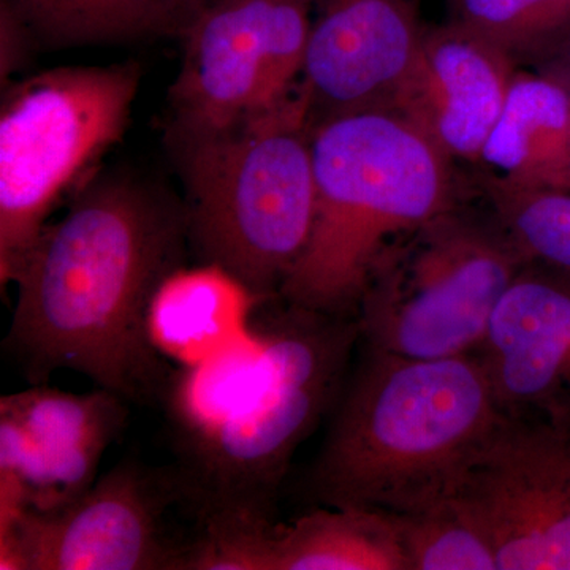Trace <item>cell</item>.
<instances>
[{
    "mask_svg": "<svg viewBox=\"0 0 570 570\" xmlns=\"http://www.w3.org/2000/svg\"><path fill=\"white\" fill-rule=\"evenodd\" d=\"M487 193L528 262L570 273V193L515 189L490 178Z\"/></svg>",
    "mask_w": 570,
    "mask_h": 570,
    "instance_id": "cell-20",
    "label": "cell"
},
{
    "mask_svg": "<svg viewBox=\"0 0 570 570\" xmlns=\"http://www.w3.org/2000/svg\"><path fill=\"white\" fill-rule=\"evenodd\" d=\"M456 21L513 58L547 56L570 32V0H459Z\"/></svg>",
    "mask_w": 570,
    "mask_h": 570,
    "instance_id": "cell-21",
    "label": "cell"
},
{
    "mask_svg": "<svg viewBox=\"0 0 570 570\" xmlns=\"http://www.w3.org/2000/svg\"><path fill=\"white\" fill-rule=\"evenodd\" d=\"M258 570H409L395 515L328 508L273 528L258 547Z\"/></svg>",
    "mask_w": 570,
    "mask_h": 570,
    "instance_id": "cell-17",
    "label": "cell"
},
{
    "mask_svg": "<svg viewBox=\"0 0 570 570\" xmlns=\"http://www.w3.org/2000/svg\"><path fill=\"white\" fill-rule=\"evenodd\" d=\"M262 303L220 266L181 265L153 296L149 340L157 354L179 367L202 365L254 332V313Z\"/></svg>",
    "mask_w": 570,
    "mask_h": 570,
    "instance_id": "cell-15",
    "label": "cell"
},
{
    "mask_svg": "<svg viewBox=\"0 0 570 570\" xmlns=\"http://www.w3.org/2000/svg\"><path fill=\"white\" fill-rule=\"evenodd\" d=\"M515 75L509 51L455 21L425 32L389 111L449 160L479 163Z\"/></svg>",
    "mask_w": 570,
    "mask_h": 570,
    "instance_id": "cell-14",
    "label": "cell"
},
{
    "mask_svg": "<svg viewBox=\"0 0 570 570\" xmlns=\"http://www.w3.org/2000/svg\"><path fill=\"white\" fill-rule=\"evenodd\" d=\"M527 264L508 234L441 214L382 255L358 305L360 336L404 358L475 354Z\"/></svg>",
    "mask_w": 570,
    "mask_h": 570,
    "instance_id": "cell-7",
    "label": "cell"
},
{
    "mask_svg": "<svg viewBox=\"0 0 570 570\" xmlns=\"http://www.w3.org/2000/svg\"><path fill=\"white\" fill-rule=\"evenodd\" d=\"M51 47L111 43L181 29L167 0H3Z\"/></svg>",
    "mask_w": 570,
    "mask_h": 570,
    "instance_id": "cell-18",
    "label": "cell"
},
{
    "mask_svg": "<svg viewBox=\"0 0 570 570\" xmlns=\"http://www.w3.org/2000/svg\"><path fill=\"white\" fill-rule=\"evenodd\" d=\"M138 63L61 67L14 82L0 110V283L13 284L47 220L121 141L140 86Z\"/></svg>",
    "mask_w": 570,
    "mask_h": 570,
    "instance_id": "cell-6",
    "label": "cell"
},
{
    "mask_svg": "<svg viewBox=\"0 0 570 570\" xmlns=\"http://www.w3.org/2000/svg\"><path fill=\"white\" fill-rule=\"evenodd\" d=\"M184 501L178 469L118 464L69 508L28 512L0 534V570H184L193 543L167 521Z\"/></svg>",
    "mask_w": 570,
    "mask_h": 570,
    "instance_id": "cell-9",
    "label": "cell"
},
{
    "mask_svg": "<svg viewBox=\"0 0 570 570\" xmlns=\"http://www.w3.org/2000/svg\"><path fill=\"white\" fill-rule=\"evenodd\" d=\"M425 32L419 0H318L302 78L313 116L389 111Z\"/></svg>",
    "mask_w": 570,
    "mask_h": 570,
    "instance_id": "cell-13",
    "label": "cell"
},
{
    "mask_svg": "<svg viewBox=\"0 0 570 570\" xmlns=\"http://www.w3.org/2000/svg\"><path fill=\"white\" fill-rule=\"evenodd\" d=\"M186 243V208L159 187L129 175L86 184L13 283L6 343L29 381L71 370L127 403L165 393L148 314L160 283L184 265Z\"/></svg>",
    "mask_w": 570,
    "mask_h": 570,
    "instance_id": "cell-1",
    "label": "cell"
},
{
    "mask_svg": "<svg viewBox=\"0 0 570 570\" xmlns=\"http://www.w3.org/2000/svg\"><path fill=\"white\" fill-rule=\"evenodd\" d=\"M508 415L478 354L371 352L313 471L328 508L409 515L452 497Z\"/></svg>",
    "mask_w": 570,
    "mask_h": 570,
    "instance_id": "cell-3",
    "label": "cell"
},
{
    "mask_svg": "<svg viewBox=\"0 0 570 570\" xmlns=\"http://www.w3.org/2000/svg\"><path fill=\"white\" fill-rule=\"evenodd\" d=\"M479 163L504 186L570 193L569 89L542 71H517Z\"/></svg>",
    "mask_w": 570,
    "mask_h": 570,
    "instance_id": "cell-16",
    "label": "cell"
},
{
    "mask_svg": "<svg viewBox=\"0 0 570 570\" xmlns=\"http://www.w3.org/2000/svg\"><path fill=\"white\" fill-rule=\"evenodd\" d=\"M475 354L509 419L570 426V273L528 262Z\"/></svg>",
    "mask_w": 570,
    "mask_h": 570,
    "instance_id": "cell-12",
    "label": "cell"
},
{
    "mask_svg": "<svg viewBox=\"0 0 570 570\" xmlns=\"http://www.w3.org/2000/svg\"><path fill=\"white\" fill-rule=\"evenodd\" d=\"M287 306L242 343L168 381L178 471L202 531L275 528L292 456L340 390L358 324Z\"/></svg>",
    "mask_w": 570,
    "mask_h": 570,
    "instance_id": "cell-2",
    "label": "cell"
},
{
    "mask_svg": "<svg viewBox=\"0 0 570 570\" xmlns=\"http://www.w3.org/2000/svg\"><path fill=\"white\" fill-rule=\"evenodd\" d=\"M396 520L409 570H498L489 532L459 493Z\"/></svg>",
    "mask_w": 570,
    "mask_h": 570,
    "instance_id": "cell-19",
    "label": "cell"
},
{
    "mask_svg": "<svg viewBox=\"0 0 570 570\" xmlns=\"http://www.w3.org/2000/svg\"><path fill=\"white\" fill-rule=\"evenodd\" d=\"M542 73L570 91V32L546 56Z\"/></svg>",
    "mask_w": 570,
    "mask_h": 570,
    "instance_id": "cell-23",
    "label": "cell"
},
{
    "mask_svg": "<svg viewBox=\"0 0 570 570\" xmlns=\"http://www.w3.org/2000/svg\"><path fill=\"white\" fill-rule=\"evenodd\" d=\"M0 73L2 81L9 80L11 75L20 69L22 61L28 56V47L31 43L32 33L21 18L14 13L9 3L0 6Z\"/></svg>",
    "mask_w": 570,
    "mask_h": 570,
    "instance_id": "cell-22",
    "label": "cell"
},
{
    "mask_svg": "<svg viewBox=\"0 0 570 570\" xmlns=\"http://www.w3.org/2000/svg\"><path fill=\"white\" fill-rule=\"evenodd\" d=\"M108 390L32 385L0 400V519L69 508L97 482L104 453L127 420Z\"/></svg>",
    "mask_w": 570,
    "mask_h": 570,
    "instance_id": "cell-11",
    "label": "cell"
},
{
    "mask_svg": "<svg viewBox=\"0 0 570 570\" xmlns=\"http://www.w3.org/2000/svg\"><path fill=\"white\" fill-rule=\"evenodd\" d=\"M167 2L170 3L171 10H174L179 24H181L183 28V26L186 24L194 14H197L198 11L204 9L209 0H167ZM179 31H181V29H179Z\"/></svg>",
    "mask_w": 570,
    "mask_h": 570,
    "instance_id": "cell-24",
    "label": "cell"
},
{
    "mask_svg": "<svg viewBox=\"0 0 570 570\" xmlns=\"http://www.w3.org/2000/svg\"><path fill=\"white\" fill-rule=\"evenodd\" d=\"M498 570H570V426L505 419L459 491Z\"/></svg>",
    "mask_w": 570,
    "mask_h": 570,
    "instance_id": "cell-10",
    "label": "cell"
},
{
    "mask_svg": "<svg viewBox=\"0 0 570 570\" xmlns=\"http://www.w3.org/2000/svg\"><path fill=\"white\" fill-rule=\"evenodd\" d=\"M316 213L305 253L279 296L287 305L347 317L403 236L450 212L448 157L385 110L324 116L311 129Z\"/></svg>",
    "mask_w": 570,
    "mask_h": 570,
    "instance_id": "cell-4",
    "label": "cell"
},
{
    "mask_svg": "<svg viewBox=\"0 0 570 570\" xmlns=\"http://www.w3.org/2000/svg\"><path fill=\"white\" fill-rule=\"evenodd\" d=\"M314 0H209L181 28L171 145L213 137L302 88Z\"/></svg>",
    "mask_w": 570,
    "mask_h": 570,
    "instance_id": "cell-8",
    "label": "cell"
},
{
    "mask_svg": "<svg viewBox=\"0 0 570 570\" xmlns=\"http://www.w3.org/2000/svg\"><path fill=\"white\" fill-rule=\"evenodd\" d=\"M313 110L305 89L242 126L174 146L195 253L262 302L305 253L316 213Z\"/></svg>",
    "mask_w": 570,
    "mask_h": 570,
    "instance_id": "cell-5",
    "label": "cell"
}]
</instances>
